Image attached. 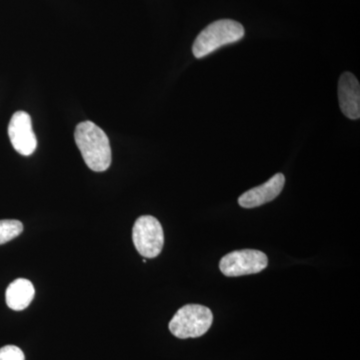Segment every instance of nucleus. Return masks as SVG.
Returning a JSON list of instances; mask_svg holds the SVG:
<instances>
[{"label":"nucleus","mask_w":360,"mask_h":360,"mask_svg":"<svg viewBox=\"0 0 360 360\" xmlns=\"http://www.w3.org/2000/svg\"><path fill=\"white\" fill-rule=\"evenodd\" d=\"M75 139L90 169L103 172L110 168L112 160L110 139L96 123L84 122L77 124Z\"/></svg>","instance_id":"obj_1"},{"label":"nucleus","mask_w":360,"mask_h":360,"mask_svg":"<svg viewBox=\"0 0 360 360\" xmlns=\"http://www.w3.org/2000/svg\"><path fill=\"white\" fill-rule=\"evenodd\" d=\"M245 32L241 23L231 20H220L206 26L194 40L193 56L202 58L224 46L234 44L245 37Z\"/></svg>","instance_id":"obj_2"},{"label":"nucleus","mask_w":360,"mask_h":360,"mask_svg":"<svg viewBox=\"0 0 360 360\" xmlns=\"http://www.w3.org/2000/svg\"><path fill=\"white\" fill-rule=\"evenodd\" d=\"M213 314L208 307L186 304L177 310L169 322V330L180 340L200 338L212 326Z\"/></svg>","instance_id":"obj_3"},{"label":"nucleus","mask_w":360,"mask_h":360,"mask_svg":"<svg viewBox=\"0 0 360 360\" xmlns=\"http://www.w3.org/2000/svg\"><path fill=\"white\" fill-rule=\"evenodd\" d=\"M132 240L144 258L158 257L165 245V232L160 222L151 215L139 217L132 229Z\"/></svg>","instance_id":"obj_4"},{"label":"nucleus","mask_w":360,"mask_h":360,"mask_svg":"<svg viewBox=\"0 0 360 360\" xmlns=\"http://www.w3.org/2000/svg\"><path fill=\"white\" fill-rule=\"evenodd\" d=\"M269 258L262 251L243 250L232 251L221 258L220 271L225 276L238 277L258 274L266 269Z\"/></svg>","instance_id":"obj_5"},{"label":"nucleus","mask_w":360,"mask_h":360,"mask_svg":"<svg viewBox=\"0 0 360 360\" xmlns=\"http://www.w3.org/2000/svg\"><path fill=\"white\" fill-rule=\"evenodd\" d=\"M8 136L13 148L21 155H32L37 146L32 117L25 111H16L8 124Z\"/></svg>","instance_id":"obj_6"},{"label":"nucleus","mask_w":360,"mask_h":360,"mask_svg":"<svg viewBox=\"0 0 360 360\" xmlns=\"http://www.w3.org/2000/svg\"><path fill=\"white\" fill-rule=\"evenodd\" d=\"M284 184H285V177L283 174L274 175L262 186L255 187L243 193L238 198L239 205L245 208H255L269 203L276 200L281 194Z\"/></svg>","instance_id":"obj_7"},{"label":"nucleus","mask_w":360,"mask_h":360,"mask_svg":"<svg viewBox=\"0 0 360 360\" xmlns=\"http://www.w3.org/2000/svg\"><path fill=\"white\" fill-rule=\"evenodd\" d=\"M338 101L343 115L349 120L360 117V85L352 73L345 72L338 82Z\"/></svg>","instance_id":"obj_8"},{"label":"nucleus","mask_w":360,"mask_h":360,"mask_svg":"<svg viewBox=\"0 0 360 360\" xmlns=\"http://www.w3.org/2000/svg\"><path fill=\"white\" fill-rule=\"evenodd\" d=\"M34 295V286L32 281L25 278L15 279L6 290L7 307L15 311L25 309L32 303Z\"/></svg>","instance_id":"obj_9"},{"label":"nucleus","mask_w":360,"mask_h":360,"mask_svg":"<svg viewBox=\"0 0 360 360\" xmlns=\"http://www.w3.org/2000/svg\"><path fill=\"white\" fill-rule=\"evenodd\" d=\"M23 231V224L20 220H0V245L13 240Z\"/></svg>","instance_id":"obj_10"},{"label":"nucleus","mask_w":360,"mask_h":360,"mask_svg":"<svg viewBox=\"0 0 360 360\" xmlns=\"http://www.w3.org/2000/svg\"><path fill=\"white\" fill-rule=\"evenodd\" d=\"M0 360H25V356L20 347L6 345L0 348Z\"/></svg>","instance_id":"obj_11"}]
</instances>
